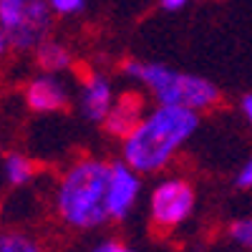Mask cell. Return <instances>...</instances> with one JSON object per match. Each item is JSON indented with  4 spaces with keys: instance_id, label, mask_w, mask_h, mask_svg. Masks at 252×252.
Returning <instances> with one entry per match:
<instances>
[{
    "instance_id": "obj_6",
    "label": "cell",
    "mask_w": 252,
    "mask_h": 252,
    "mask_svg": "<svg viewBox=\"0 0 252 252\" xmlns=\"http://www.w3.org/2000/svg\"><path fill=\"white\" fill-rule=\"evenodd\" d=\"M141 192V179L139 172L131 169L126 161H114V174H111V192H109V212L111 220L129 217L136 199Z\"/></svg>"
},
{
    "instance_id": "obj_10",
    "label": "cell",
    "mask_w": 252,
    "mask_h": 252,
    "mask_svg": "<svg viewBox=\"0 0 252 252\" xmlns=\"http://www.w3.org/2000/svg\"><path fill=\"white\" fill-rule=\"evenodd\" d=\"M35 58H38V66L43 68V71H51V73L68 71L73 66L71 51L63 46V43H56V40H46V43L35 51Z\"/></svg>"
},
{
    "instance_id": "obj_5",
    "label": "cell",
    "mask_w": 252,
    "mask_h": 252,
    "mask_svg": "<svg viewBox=\"0 0 252 252\" xmlns=\"http://www.w3.org/2000/svg\"><path fill=\"white\" fill-rule=\"evenodd\" d=\"M194 189L184 179H164L154 187L149 199V215L152 222L161 229L179 227L194 209Z\"/></svg>"
},
{
    "instance_id": "obj_15",
    "label": "cell",
    "mask_w": 252,
    "mask_h": 252,
    "mask_svg": "<svg viewBox=\"0 0 252 252\" xmlns=\"http://www.w3.org/2000/svg\"><path fill=\"white\" fill-rule=\"evenodd\" d=\"M91 252H136V250L129 247V245H124V242H119V240H103Z\"/></svg>"
},
{
    "instance_id": "obj_18",
    "label": "cell",
    "mask_w": 252,
    "mask_h": 252,
    "mask_svg": "<svg viewBox=\"0 0 252 252\" xmlns=\"http://www.w3.org/2000/svg\"><path fill=\"white\" fill-rule=\"evenodd\" d=\"M242 111H245V116H247V121H250V126H252V94L242 98Z\"/></svg>"
},
{
    "instance_id": "obj_4",
    "label": "cell",
    "mask_w": 252,
    "mask_h": 252,
    "mask_svg": "<svg viewBox=\"0 0 252 252\" xmlns=\"http://www.w3.org/2000/svg\"><path fill=\"white\" fill-rule=\"evenodd\" d=\"M53 8L48 0H0V51L28 53L48 40Z\"/></svg>"
},
{
    "instance_id": "obj_12",
    "label": "cell",
    "mask_w": 252,
    "mask_h": 252,
    "mask_svg": "<svg viewBox=\"0 0 252 252\" xmlns=\"http://www.w3.org/2000/svg\"><path fill=\"white\" fill-rule=\"evenodd\" d=\"M0 252H43V247L28 235L5 232L3 237H0Z\"/></svg>"
},
{
    "instance_id": "obj_14",
    "label": "cell",
    "mask_w": 252,
    "mask_h": 252,
    "mask_svg": "<svg viewBox=\"0 0 252 252\" xmlns=\"http://www.w3.org/2000/svg\"><path fill=\"white\" fill-rule=\"evenodd\" d=\"M48 5L53 8L56 15H73V13H81L86 0H48Z\"/></svg>"
},
{
    "instance_id": "obj_11",
    "label": "cell",
    "mask_w": 252,
    "mask_h": 252,
    "mask_svg": "<svg viewBox=\"0 0 252 252\" xmlns=\"http://www.w3.org/2000/svg\"><path fill=\"white\" fill-rule=\"evenodd\" d=\"M3 172H5V182L10 187H23L28 184L33 177H35V164L23 157V154H8L5 157V164H3Z\"/></svg>"
},
{
    "instance_id": "obj_13",
    "label": "cell",
    "mask_w": 252,
    "mask_h": 252,
    "mask_svg": "<svg viewBox=\"0 0 252 252\" xmlns=\"http://www.w3.org/2000/svg\"><path fill=\"white\" fill-rule=\"evenodd\" d=\"M229 237H232L237 245L252 250V217H242V220L229 224Z\"/></svg>"
},
{
    "instance_id": "obj_7",
    "label": "cell",
    "mask_w": 252,
    "mask_h": 252,
    "mask_svg": "<svg viewBox=\"0 0 252 252\" xmlns=\"http://www.w3.org/2000/svg\"><path fill=\"white\" fill-rule=\"evenodd\" d=\"M26 103L33 111L51 114V111H63L68 106V91L56 76H38L28 81L26 86Z\"/></svg>"
},
{
    "instance_id": "obj_1",
    "label": "cell",
    "mask_w": 252,
    "mask_h": 252,
    "mask_svg": "<svg viewBox=\"0 0 252 252\" xmlns=\"http://www.w3.org/2000/svg\"><path fill=\"white\" fill-rule=\"evenodd\" d=\"M199 126V111L184 106H159L124 136V161L139 174L164 169Z\"/></svg>"
},
{
    "instance_id": "obj_9",
    "label": "cell",
    "mask_w": 252,
    "mask_h": 252,
    "mask_svg": "<svg viewBox=\"0 0 252 252\" xmlns=\"http://www.w3.org/2000/svg\"><path fill=\"white\" fill-rule=\"evenodd\" d=\"M141 96L136 94H126L116 101V106L111 109V114L103 121V129H106L111 136H129L136 124L141 121Z\"/></svg>"
},
{
    "instance_id": "obj_17",
    "label": "cell",
    "mask_w": 252,
    "mask_h": 252,
    "mask_svg": "<svg viewBox=\"0 0 252 252\" xmlns=\"http://www.w3.org/2000/svg\"><path fill=\"white\" fill-rule=\"evenodd\" d=\"M187 3H189V0H161L164 10H182Z\"/></svg>"
},
{
    "instance_id": "obj_2",
    "label": "cell",
    "mask_w": 252,
    "mask_h": 252,
    "mask_svg": "<svg viewBox=\"0 0 252 252\" xmlns=\"http://www.w3.org/2000/svg\"><path fill=\"white\" fill-rule=\"evenodd\" d=\"M114 161L81 159L61 177L56 189V212L73 229H94L111 222L109 192H111Z\"/></svg>"
},
{
    "instance_id": "obj_3",
    "label": "cell",
    "mask_w": 252,
    "mask_h": 252,
    "mask_svg": "<svg viewBox=\"0 0 252 252\" xmlns=\"http://www.w3.org/2000/svg\"><path fill=\"white\" fill-rule=\"evenodd\" d=\"M124 73L139 78L154 94L159 106H184L192 111H207L220 101V89L212 81L192 73H179L164 63L126 61Z\"/></svg>"
},
{
    "instance_id": "obj_16",
    "label": "cell",
    "mask_w": 252,
    "mask_h": 252,
    "mask_svg": "<svg viewBox=\"0 0 252 252\" xmlns=\"http://www.w3.org/2000/svg\"><path fill=\"white\" fill-rule=\"evenodd\" d=\"M237 187L240 189H250L252 187V157L245 161V166H242L240 174H237Z\"/></svg>"
},
{
    "instance_id": "obj_8",
    "label": "cell",
    "mask_w": 252,
    "mask_h": 252,
    "mask_svg": "<svg viewBox=\"0 0 252 252\" xmlns=\"http://www.w3.org/2000/svg\"><path fill=\"white\" fill-rule=\"evenodd\" d=\"M81 109L89 121H101V124L106 121V116L114 109V94H111V83L103 76L89 73V78L83 81Z\"/></svg>"
}]
</instances>
